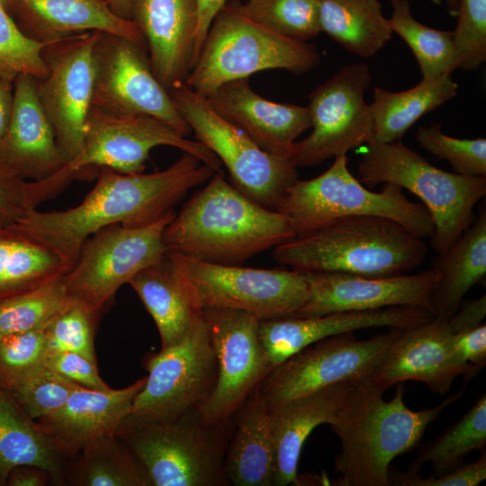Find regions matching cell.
<instances>
[{
  "label": "cell",
  "mask_w": 486,
  "mask_h": 486,
  "mask_svg": "<svg viewBox=\"0 0 486 486\" xmlns=\"http://www.w3.org/2000/svg\"><path fill=\"white\" fill-rule=\"evenodd\" d=\"M44 364L78 385L94 390L110 388L100 377L97 363L78 353L69 351L47 353Z\"/></svg>",
  "instance_id": "c3c4849f"
},
{
  "label": "cell",
  "mask_w": 486,
  "mask_h": 486,
  "mask_svg": "<svg viewBox=\"0 0 486 486\" xmlns=\"http://www.w3.org/2000/svg\"><path fill=\"white\" fill-rule=\"evenodd\" d=\"M486 480V453L471 463H464L453 471L442 475L426 478L419 472H400L390 466L389 483L394 486H477Z\"/></svg>",
  "instance_id": "bcb514c9"
},
{
  "label": "cell",
  "mask_w": 486,
  "mask_h": 486,
  "mask_svg": "<svg viewBox=\"0 0 486 486\" xmlns=\"http://www.w3.org/2000/svg\"><path fill=\"white\" fill-rule=\"evenodd\" d=\"M68 460L39 423L0 388V486L6 485L11 471L19 465L42 468L50 474L52 484L66 485Z\"/></svg>",
  "instance_id": "f1b7e54d"
},
{
  "label": "cell",
  "mask_w": 486,
  "mask_h": 486,
  "mask_svg": "<svg viewBox=\"0 0 486 486\" xmlns=\"http://www.w3.org/2000/svg\"><path fill=\"white\" fill-rule=\"evenodd\" d=\"M355 384H333L268 409L275 448L274 486L302 485L297 470L306 439L318 426L334 422Z\"/></svg>",
  "instance_id": "4316f807"
},
{
  "label": "cell",
  "mask_w": 486,
  "mask_h": 486,
  "mask_svg": "<svg viewBox=\"0 0 486 486\" xmlns=\"http://www.w3.org/2000/svg\"><path fill=\"white\" fill-rule=\"evenodd\" d=\"M175 214L173 210L143 226L114 224L92 234L63 275L70 299L100 315L123 284L166 259L164 232Z\"/></svg>",
  "instance_id": "7c38bea8"
},
{
  "label": "cell",
  "mask_w": 486,
  "mask_h": 486,
  "mask_svg": "<svg viewBox=\"0 0 486 486\" xmlns=\"http://www.w3.org/2000/svg\"><path fill=\"white\" fill-rule=\"evenodd\" d=\"M100 32H86L48 43V73L37 79V94L66 161L81 150L92 106L93 50Z\"/></svg>",
  "instance_id": "ac0fdd59"
},
{
  "label": "cell",
  "mask_w": 486,
  "mask_h": 486,
  "mask_svg": "<svg viewBox=\"0 0 486 486\" xmlns=\"http://www.w3.org/2000/svg\"><path fill=\"white\" fill-rule=\"evenodd\" d=\"M14 81L0 77V142L3 140L11 119L14 102Z\"/></svg>",
  "instance_id": "db71d44e"
},
{
  "label": "cell",
  "mask_w": 486,
  "mask_h": 486,
  "mask_svg": "<svg viewBox=\"0 0 486 486\" xmlns=\"http://www.w3.org/2000/svg\"><path fill=\"white\" fill-rule=\"evenodd\" d=\"M227 3L228 0H197L198 22L195 33L194 65L201 51L212 20Z\"/></svg>",
  "instance_id": "816d5d0a"
},
{
  "label": "cell",
  "mask_w": 486,
  "mask_h": 486,
  "mask_svg": "<svg viewBox=\"0 0 486 486\" xmlns=\"http://www.w3.org/2000/svg\"><path fill=\"white\" fill-rule=\"evenodd\" d=\"M453 41L458 68L475 70L486 60V0H459Z\"/></svg>",
  "instance_id": "ee69618b"
},
{
  "label": "cell",
  "mask_w": 486,
  "mask_h": 486,
  "mask_svg": "<svg viewBox=\"0 0 486 486\" xmlns=\"http://www.w3.org/2000/svg\"><path fill=\"white\" fill-rule=\"evenodd\" d=\"M392 5L391 28L412 50L423 79L451 75L458 68L453 32L430 28L417 21L409 0H392Z\"/></svg>",
  "instance_id": "8d00e7d4"
},
{
  "label": "cell",
  "mask_w": 486,
  "mask_h": 486,
  "mask_svg": "<svg viewBox=\"0 0 486 486\" xmlns=\"http://www.w3.org/2000/svg\"><path fill=\"white\" fill-rule=\"evenodd\" d=\"M403 330L392 328L365 339L346 332L308 346L273 368L259 384L267 409L333 384L369 380Z\"/></svg>",
  "instance_id": "4fadbf2b"
},
{
  "label": "cell",
  "mask_w": 486,
  "mask_h": 486,
  "mask_svg": "<svg viewBox=\"0 0 486 486\" xmlns=\"http://www.w3.org/2000/svg\"><path fill=\"white\" fill-rule=\"evenodd\" d=\"M458 85L451 75L423 79L415 86L400 92L382 87L374 89L369 104L373 119V141H398L423 115L456 95Z\"/></svg>",
  "instance_id": "1f68e13d"
},
{
  "label": "cell",
  "mask_w": 486,
  "mask_h": 486,
  "mask_svg": "<svg viewBox=\"0 0 486 486\" xmlns=\"http://www.w3.org/2000/svg\"><path fill=\"white\" fill-rule=\"evenodd\" d=\"M68 264L13 223L0 222V301L65 274Z\"/></svg>",
  "instance_id": "d6a6232c"
},
{
  "label": "cell",
  "mask_w": 486,
  "mask_h": 486,
  "mask_svg": "<svg viewBox=\"0 0 486 486\" xmlns=\"http://www.w3.org/2000/svg\"><path fill=\"white\" fill-rule=\"evenodd\" d=\"M18 29L37 42L50 43L86 32H110L146 48L131 20L113 14L104 0H0Z\"/></svg>",
  "instance_id": "d4e9b609"
},
{
  "label": "cell",
  "mask_w": 486,
  "mask_h": 486,
  "mask_svg": "<svg viewBox=\"0 0 486 486\" xmlns=\"http://www.w3.org/2000/svg\"><path fill=\"white\" fill-rule=\"evenodd\" d=\"M361 150L358 180L368 187L393 184L415 194L434 223L431 244L445 252L470 226L486 195L485 176H467L431 165L400 140L371 141Z\"/></svg>",
  "instance_id": "8992f818"
},
{
  "label": "cell",
  "mask_w": 486,
  "mask_h": 486,
  "mask_svg": "<svg viewBox=\"0 0 486 486\" xmlns=\"http://www.w3.org/2000/svg\"><path fill=\"white\" fill-rule=\"evenodd\" d=\"M47 44L25 36L0 2V77L14 80L24 74L43 78L48 73L42 54Z\"/></svg>",
  "instance_id": "b9f144b4"
},
{
  "label": "cell",
  "mask_w": 486,
  "mask_h": 486,
  "mask_svg": "<svg viewBox=\"0 0 486 486\" xmlns=\"http://www.w3.org/2000/svg\"><path fill=\"white\" fill-rule=\"evenodd\" d=\"M104 1H105V0H104Z\"/></svg>",
  "instance_id": "680465c9"
},
{
  "label": "cell",
  "mask_w": 486,
  "mask_h": 486,
  "mask_svg": "<svg viewBox=\"0 0 486 486\" xmlns=\"http://www.w3.org/2000/svg\"><path fill=\"white\" fill-rule=\"evenodd\" d=\"M295 238L281 212L254 202L216 172L175 214L164 232L168 251L241 265Z\"/></svg>",
  "instance_id": "3957f363"
},
{
  "label": "cell",
  "mask_w": 486,
  "mask_h": 486,
  "mask_svg": "<svg viewBox=\"0 0 486 486\" xmlns=\"http://www.w3.org/2000/svg\"><path fill=\"white\" fill-rule=\"evenodd\" d=\"M170 146L190 153L215 172H222L220 159L202 143L186 139L164 122L144 114L116 113L91 106L78 154L57 173L35 182L41 203L53 198L78 174L90 167L122 174L143 172L150 151Z\"/></svg>",
  "instance_id": "9c48e42d"
},
{
  "label": "cell",
  "mask_w": 486,
  "mask_h": 486,
  "mask_svg": "<svg viewBox=\"0 0 486 486\" xmlns=\"http://www.w3.org/2000/svg\"><path fill=\"white\" fill-rule=\"evenodd\" d=\"M166 257L194 307L252 313L260 320L295 317L308 298L302 272L222 265L175 251Z\"/></svg>",
  "instance_id": "30bf717a"
},
{
  "label": "cell",
  "mask_w": 486,
  "mask_h": 486,
  "mask_svg": "<svg viewBox=\"0 0 486 486\" xmlns=\"http://www.w3.org/2000/svg\"><path fill=\"white\" fill-rule=\"evenodd\" d=\"M98 317L86 306L73 302L45 328L47 353L75 352L96 362L94 338Z\"/></svg>",
  "instance_id": "7bdbcfd3"
},
{
  "label": "cell",
  "mask_w": 486,
  "mask_h": 486,
  "mask_svg": "<svg viewBox=\"0 0 486 486\" xmlns=\"http://www.w3.org/2000/svg\"><path fill=\"white\" fill-rule=\"evenodd\" d=\"M383 393L369 380L356 383L329 425L341 443L334 485L390 486L392 461L418 447L428 427L463 396L464 389L420 410L405 404L403 382L391 400H385Z\"/></svg>",
  "instance_id": "7a4b0ae2"
},
{
  "label": "cell",
  "mask_w": 486,
  "mask_h": 486,
  "mask_svg": "<svg viewBox=\"0 0 486 486\" xmlns=\"http://www.w3.org/2000/svg\"><path fill=\"white\" fill-rule=\"evenodd\" d=\"M52 480L44 469L34 465H19L14 468L7 479L9 486H45Z\"/></svg>",
  "instance_id": "f5cc1de1"
},
{
  "label": "cell",
  "mask_w": 486,
  "mask_h": 486,
  "mask_svg": "<svg viewBox=\"0 0 486 486\" xmlns=\"http://www.w3.org/2000/svg\"><path fill=\"white\" fill-rule=\"evenodd\" d=\"M434 318L432 312L421 308L389 307L322 316L263 320L259 321L258 334L274 368L308 346L333 335L368 328L408 329Z\"/></svg>",
  "instance_id": "44dd1931"
},
{
  "label": "cell",
  "mask_w": 486,
  "mask_h": 486,
  "mask_svg": "<svg viewBox=\"0 0 486 486\" xmlns=\"http://www.w3.org/2000/svg\"><path fill=\"white\" fill-rule=\"evenodd\" d=\"M63 275L0 301V338L45 329L69 306L73 301L66 290Z\"/></svg>",
  "instance_id": "74e56055"
},
{
  "label": "cell",
  "mask_w": 486,
  "mask_h": 486,
  "mask_svg": "<svg viewBox=\"0 0 486 486\" xmlns=\"http://www.w3.org/2000/svg\"><path fill=\"white\" fill-rule=\"evenodd\" d=\"M129 284L152 317L161 348L180 341L202 311L193 304L167 257L139 272Z\"/></svg>",
  "instance_id": "4dcf8cb0"
},
{
  "label": "cell",
  "mask_w": 486,
  "mask_h": 486,
  "mask_svg": "<svg viewBox=\"0 0 486 486\" xmlns=\"http://www.w3.org/2000/svg\"><path fill=\"white\" fill-rule=\"evenodd\" d=\"M454 334L448 320L436 317L404 329L388 348L369 382L382 392L414 381L435 393H447L457 377L463 376L468 382L478 374L458 356Z\"/></svg>",
  "instance_id": "ffe728a7"
},
{
  "label": "cell",
  "mask_w": 486,
  "mask_h": 486,
  "mask_svg": "<svg viewBox=\"0 0 486 486\" xmlns=\"http://www.w3.org/2000/svg\"><path fill=\"white\" fill-rule=\"evenodd\" d=\"M205 98L214 112L278 157L289 158L298 137L311 127L308 106L269 101L248 78L225 83Z\"/></svg>",
  "instance_id": "7402d4cb"
},
{
  "label": "cell",
  "mask_w": 486,
  "mask_h": 486,
  "mask_svg": "<svg viewBox=\"0 0 486 486\" xmlns=\"http://www.w3.org/2000/svg\"><path fill=\"white\" fill-rule=\"evenodd\" d=\"M148 375L128 415L172 418L198 410L212 392L217 361L202 311L177 343L148 356Z\"/></svg>",
  "instance_id": "5bb4252c"
},
{
  "label": "cell",
  "mask_w": 486,
  "mask_h": 486,
  "mask_svg": "<svg viewBox=\"0 0 486 486\" xmlns=\"http://www.w3.org/2000/svg\"><path fill=\"white\" fill-rule=\"evenodd\" d=\"M392 1V0H391ZM432 3L434 4H440L441 3V0H430Z\"/></svg>",
  "instance_id": "6f0895ef"
},
{
  "label": "cell",
  "mask_w": 486,
  "mask_h": 486,
  "mask_svg": "<svg viewBox=\"0 0 486 486\" xmlns=\"http://www.w3.org/2000/svg\"><path fill=\"white\" fill-rule=\"evenodd\" d=\"M168 91L198 141L226 166L233 185L254 202L276 211L287 189L298 179L297 166L289 158L262 149L184 82Z\"/></svg>",
  "instance_id": "8fae6325"
},
{
  "label": "cell",
  "mask_w": 486,
  "mask_h": 486,
  "mask_svg": "<svg viewBox=\"0 0 486 486\" xmlns=\"http://www.w3.org/2000/svg\"><path fill=\"white\" fill-rule=\"evenodd\" d=\"M214 173L187 152L167 168L149 174L100 168L94 187L76 206L50 212L34 209L13 224L50 248L70 268L94 232L114 224L140 227L153 222Z\"/></svg>",
  "instance_id": "6da1fadb"
},
{
  "label": "cell",
  "mask_w": 486,
  "mask_h": 486,
  "mask_svg": "<svg viewBox=\"0 0 486 486\" xmlns=\"http://www.w3.org/2000/svg\"><path fill=\"white\" fill-rule=\"evenodd\" d=\"M454 345L458 356L479 373L486 364V325L454 334Z\"/></svg>",
  "instance_id": "681fc988"
},
{
  "label": "cell",
  "mask_w": 486,
  "mask_h": 486,
  "mask_svg": "<svg viewBox=\"0 0 486 486\" xmlns=\"http://www.w3.org/2000/svg\"><path fill=\"white\" fill-rule=\"evenodd\" d=\"M447 9L452 16H455L459 5V0H446Z\"/></svg>",
  "instance_id": "9f6ffc18"
},
{
  "label": "cell",
  "mask_w": 486,
  "mask_h": 486,
  "mask_svg": "<svg viewBox=\"0 0 486 486\" xmlns=\"http://www.w3.org/2000/svg\"><path fill=\"white\" fill-rule=\"evenodd\" d=\"M34 209L32 181L18 176L0 161V222L14 223Z\"/></svg>",
  "instance_id": "7dc6e473"
},
{
  "label": "cell",
  "mask_w": 486,
  "mask_h": 486,
  "mask_svg": "<svg viewBox=\"0 0 486 486\" xmlns=\"http://www.w3.org/2000/svg\"><path fill=\"white\" fill-rule=\"evenodd\" d=\"M421 148L446 160L454 173L486 176V140L458 139L445 134L438 123L418 128L415 135Z\"/></svg>",
  "instance_id": "60d3db41"
},
{
  "label": "cell",
  "mask_w": 486,
  "mask_h": 486,
  "mask_svg": "<svg viewBox=\"0 0 486 486\" xmlns=\"http://www.w3.org/2000/svg\"><path fill=\"white\" fill-rule=\"evenodd\" d=\"M47 343L44 329L0 338V388L6 390L44 364Z\"/></svg>",
  "instance_id": "f6af8a7d"
},
{
  "label": "cell",
  "mask_w": 486,
  "mask_h": 486,
  "mask_svg": "<svg viewBox=\"0 0 486 486\" xmlns=\"http://www.w3.org/2000/svg\"><path fill=\"white\" fill-rule=\"evenodd\" d=\"M131 1L132 0H105L113 14L126 20H130Z\"/></svg>",
  "instance_id": "11a10c76"
},
{
  "label": "cell",
  "mask_w": 486,
  "mask_h": 486,
  "mask_svg": "<svg viewBox=\"0 0 486 486\" xmlns=\"http://www.w3.org/2000/svg\"><path fill=\"white\" fill-rule=\"evenodd\" d=\"M93 66L92 106L148 115L185 137L191 132L168 89L153 72L146 48L123 36L100 32L94 45Z\"/></svg>",
  "instance_id": "2e32d148"
},
{
  "label": "cell",
  "mask_w": 486,
  "mask_h": 486,
  "mask_svg": "<svg viewBox=\"0 0 486 486\" xmlns=\"http://www.w3.org/2000/svg\"><path fill=\"white\" fill-rule=\"evenodd\" d=\"M234 418L205 423L198 410L172 418L128 415L115 435L140 466L148 486L229 485L224 470Z\"/></svg>",
  "instance_id": "5b68a950"
},
{
  "label": "cell",
  "mask_w": 486,
  "mask_h": 486,
  "mask_svg": "<svg viewBox=\"0 0 486 486\" xmlns=\"http://www.w3.org/2000/svg\"><path fill=\"white\" fill-rule=\"evenodd\" d=\"M302 273L307 283L308 298L295 317L399 306L421 308L433 313L432 297L440 281V273L434 267L391 276Z\"/></svg>",
  "instance_id": "d6986e66"
},
{
  "label": "cell",
  "mask_w": 486,
  "mask_h": 486,
  "mask_svg": "<svg viewBox=\"0 0 486 486\" xmlns=\"http://www.w3.org/2000/svg\"><path fill=\"white\" fill-rule=\"evenodd\" d=\"M428 246L391 219L353 216L273 248L279 264L299 272L391 276L410 272L426 259Z\"/></svg>",
  "instance_id": "277c9868"
},
{
  "label": "cell",
  "mask_w": 486,
  "mask_h": 486,
  "mask_svg": "<svg viewBox=\"0 0 486 486\" xmlns=\"http://www.w3.org/2000/svg\"><path fill=\"white\" fill-rule=\"evenodd\" d=\"M224 470L229 485L274 486L275 448L269 410L259 385L234 417Z\"/></svg>",
  "instance_id": "83f0119b"
},
{
  "label": "cell",
  "mask_w": 486,
  "mask_h": 486,
  "mask_svg": "<svg viewBox=\"0 0 486 486\" xmlns=\"http://www.w3.org/2000/svg\"><path fill=\"white\" fill-rule=\"evenodd\" d=\"M0 161L18 176L38 182L57 173L66 161L37 94V78L19 75L7 130L0 142Z\"/></svg>",
  "instance_id": "cb8c5ba5"
},
{
  "label": "cell",
  "mask_w": 486,
  "mask_h": 486,
  "mask_svg": "<svg viewBox=\"0 0 486 486\" xmlns=\"http://www.w3.org/2000/svg\"><path fill=\"white\" fill-rule=\"evenodd\" d=\"M485 444L486 395L483 392L457 422L419 449L408 470L419 472L423 464L429 463L433 475L447 473L464 464L472 452L485 450Z\"/></svg>",
  "instance_id": "d590c367"
},
{
  "label": "cell",
  "mask_w": 486,
  "mask_h": 486,
  "mask_svg": "<svg viewBox=\"0 0 486 486\" xmlns=\"http://www.w3.org/2000/svg\"><path fill=\"white\" fill-rule=\"evenodd\" d=\"M217 361L213 389L198 409L210 425L232 420L253 391L274 368L261 343L260 320L252 313L222 308L202 310Z\"/></svg>",
  "instance_id": "e0dca14e"
},
{
  "label": "cell",
  "mask_w": 486,
  "mask_h": 486,
  "mask_svg": "<svg viewBox=\"0 0 486 486\" xmlns=\"http://www.w3.org/2000/svg\"><path fill=\"white\" fill-rule=\"evenodd\" d=\"M77 386L43 364L5 391L31 418L37 420L58 412Z\"/></svg>",
  "instance_id": "ab89813d"
},
{
  "label": "cell",
  "mask_w": 486,
  "mask_h": 486,
  "mask_svg": "<svg viewBox=\"0 0 486 486\" xmlns=\"http://www.w3.org/2000/svg\"><path fill=\"white\" fill-rule=\"evenodd\" d=\"M145 381L143 377L122 389L79 385L58 412L36 421L61 454L71 459L95 440L115 434Z\"/></svg>",
  "instance_id": "484cf974"
},
{
  "label": "cell",
  "mask_w": 486,
  "mask_h": 486,
  "mask_svg": "<svg viewBox=\"0 0 486 486\" xmlns=\"http://www.w3.org/2000/svg\"><path fill=\"white\" fill-rule=\"evenodd\" d=\"M276 211L289 220L295 237L353 216L391 219L422 238L434 232L431 216L421 202L409 200L393 184H383L380 192L367 189L350 173L345 154L335 157L320 176L294 181Z\"/></svg>",
  "instance_id": "ba28073f"
},
{
  "label": "cell",
  "mask_w": 486,
  "mask_h": 486,
  "mask_svg": "<svg viewBox=\"0 0 486 486\" xmlns=\"http://www.w3.org/2000/svg\"><path fill=\"white\" fill-rule=\"evenodd\" d=\"M239 10L255 22L284 37L307 42L321 32L319 0H247Z\"/></svg>",
  "instance_id": "f35d334b"
},
{
  "label": "cell",
  "mask_w": 486,
  "mask_h": 486,
  "mask_svg": "<svg viewBox=\"0 0 486 486\" xmlns=\"http://www.w3.org/2000/svg\"><path fill=\"white\" fill-rule=\"evenodd\" d=\"M65 480L73 486H148L137 462L115 434L95 440L69 459Z\"/></svg>",
  "instance_id": "e575fe53"
},
{
  "label": "cell",
  "mask_w": 486,
  "mask_h": 486,
  "mask_svg": "<svg viewBox=\"0 0 486 486\" xmlns=\"http://www.w3.org/2000/svg\"><path fill=\"white\" fill-rule=\"evenodd\" d=\"M142 34L153 72L170 89L194 65L197 0H132L130 18Z\"/></svg>",
  "instance_id": "603a6c76"
},
{
  "label": "cell",
  "mask_w": 486,
  "mask_h": 486,
  "mask_svg": "<svg viewBox=\"0 0 486 486\" xmlns=\"http://www.w3.org/2000/svg\"><path fill=\"white\" fill-rule=\"evenodd\" d=\"M372 82L368 65L343 67L309 95L312 130L296 141L289 159L296 166L318 165L373 141V119L364 92Z\"/></svg>",
  "instance_id": "9a60e30c"
},
{
  "label": "cell",
  "mask_w": 486,
  "mask_h": 486,
  "mask_svg": "<svg viewBox=\"0 0 486 486\" xmlns=\"http://www.w3.org/2000/svg\"><path fill=\"white\" fill-rule=\"evenodd\" d=\"M440 281L432 297L436 318L449 320L464 295L486 274V207L480 205L470 226L432 261Z\"/></svg>",
  "instance_id": "f546056e"
},
{
  "label": "cell",
  "mask_w": 486,
  "mask_h": 486,
  "mask_svg": "<svg viewBox=\"0 0 486 486\" xmlns=\"http://www.w3.org/2000/svg\"><path fill=\"white\" fill-rule=\"evenodd\" d=\"M320 26L345 50L369 58L392 39L379 0H319Z\"/></svg>",
  "instance_id": "836d02e7"
},
{
  "label": "cell",
  "mask_w": 486,
  "mask_h": 486,
  "mask_svg": "<svg viewBox=\"0 0 486 486\" xmlns=\"http://www.w3.org/2000/svg\"><path fill=\"white\" fill-rule=\"evenodd\" d=\"M485 315L486 295L483 294L461 304L448 321L454 333H459L482 324Z\"/></svg>",
  "instance_id": "f907efd6"
},
{
  "label": "cell",
  "mask_w": 486,
  "mask_h": 486,
  "mask_svg": "<svg viewBox=\"0 0 486 486\" xmlns=\"http://www.w3.org/2000/svg\"><path fill=\"white\" fill-rule=\"evenodd\" d=\"M320 61L314 44L278 34L247 17L238 1L227 3L208 30L184 83L207 97L221 85L268 69L306 73Z\"/></svg>",
  "instance_id": "52a82bcc"
}]
</instances>
